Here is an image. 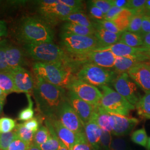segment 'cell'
<instances>
[{"mask_svg":"<svg viewBox=\"0 0 150 150\" xmlns=\"http://www.w3.org/2000/svg\"><path fill=\"white\" fill-rule=\"evenodd\" d=\"M33 95L38 109L45 117L57 119L59 108L66 98V90L36 76Z\"/></svg>","mask_w":150,"mask_h":150,"instance_id":"obj_1","label":"cell"},{"mask_svg":"<svg viewBox=\"0 0 150 150\" xmlns=\"http://www.w3.org/2000/svg\"><path fill=\"white\" fill-rule=\"evenodd\" d=\"M23 48L26 55L36 62L61 63L77 72L73 55L53 42L25 44Z\"/></svg>","mask_w":150,"mask_h":150,"instance_id":"obj_2","label":"cell"},{"mask_svg":"<svg viewBox=\"0 0 150 150\" xmlns=\"http://www.w3.org/2000/svg\"><path fill=\"white\" fill-rule=\"evenodd\" d=\"M54 36L52 26L41 17H25L18 27L17 38L25 45L52 42Z\"/></svg>","mask_w":150,"mask_h":150,"instance_id":"obj_3","label":"cell"},{"mask_svg":"<svg viewBox=\"0 0 150 150\" xmlns=\"http://www.w3.org/2000/svg\"><path fill=\"white\" fill-rule=\"evenodd\" d=\"M32 70L36 76L64 89H68L75 77L74 70L61 63L35 62L32 64Z\"/></svg>","mask_w":150,"mask_h":150,"instance_id":"obj_4","label":"cell"},{"mask_svg":"<svg viewBox=\"0 0 150 150\" xmlns=\"http://www.w3.org/2000/svg\"><path fill=\"white\" fill-rule=\"evenodd\" d=\"M62 47L69 54L80 55L102 48L95 36H80L65 32L60 35Z\"/></svg>","mask_w":150,"mask_h":150,"instance_id":"obj_5","label":"cell"},{"mask_svg":"<svg viewBox=\"0 0 150 150\" xmlns=\"http://www.w3.org/2000/svg\"><path fill=\"white\" fill-rule=\"evenodd\" d=\"M117 76L113 70L92 64H83L76 74V77L78 79L99 87L112 83Z\"/></svg>","mask_w":150,"mask_h":150,"instance_id":"obj_6","label":"cell"},{"mask_svg":"<svg viewBox=\"0 0 150 150\" xmlns=\"http://www.w3.org/2000/svg\"><path fill=\"white\" fill-rule=\"evenodd\" d=\"M102 97L99 103L107 112L116 115L129 116V113L135 109V106L108 86L100 87Z\"/></svg>","mask_w":150,"mask_h":150,"instance_id":"obj_7","label":"cell"},{"mask_svg":"<svg viewBox=\"0 0 150 150\" xmlns=\"http://www.w3.org/2000/svg\"><path fill=\"white\" fill-rule=\"evenodd\" d=\"M36 2L40 17L51 26L73 13L83 11L69 7L61 3L59 0H42Z\"/></svg>","mask_w":150,"mask_h":150,"instance_id":"obj_8","label":"cell"},{"mask_svg":"<svg viewBox=\"0 0 150 150\" xmlns=\"http://www.w3.org/2000/svg\"><path fill=\"white\" fill-rule=\"evenodd\" d=\"M75 64L79 69L86 64H92L106 69L113 68L116 56L111 52L96 50L80 55H73Z\"/></svg>","mask_w":150,"mask_h":150,"instance_id":"obj_9","label":"cell"},{"mask_svg":"<svg viewBox=\"0 0 150 150\" xmlns=\"http://www.w3.org/2000/svg\"><path fill=\"white\" fill-rule=\"evenodd\" d=\"M68 90L74 92L82 100L95 107L99 105L102 97L101 92L96 86L78 79L76 76L71 82Z\"/></svg>","mask_w":150,"mask_h":150,"instance_id":"obj_10","label":"cell"},{"mask_svg":"<svg viewBox=\"0 0 150 150\" xmlns=\"http://www.w3.org/2000/svg\"><path fill=\"white\" fill-rule=\"evenodd\" d=\"M112 85L115 91L120 95L132 105H136L141 96L137 90V86L127 72L118 75L113 82Z\"/></svg>","mask_w":150,"mask_h":150,"instance_id":"obj_11","label":"cell"},{"mask_svg":"<svg viewBox=\"0 0 150 150\" xmlns=\"http://www.w3.org/2000/svg\"><path fill=\"white\" fill-rule=\"evenodd\" d=\"M57 119L65 127L77 134L85 132L83 123L70 105L67 98L59 108Z\"/></svg>","mask_w":150,"mask_h":150,"instance_id":"obj_12","label":"cell"},{"mask_svg":"<svg viewBox=\"0 0 150 150\" xmlns=\"http://www.w3.org/2000/svg\"><path fill=\"white\" fill-rule=\"evenodd\" d=\"M10 73L14 82L16 92L33 93L35 86V81L31 73L23 67H17L11 69Z\"/></svg>","mask_w":150,"mask_h":150,"instance_id":"obj_13","label":"cell"},{"mask_svg":"<svg viewBox=\"0 0 150 150\" xmlns=\"http://www.w3.org/2000/svg\"><path fill=\"white\" fill-rule=\"evenodd\" d=\"M136 85L144 91L150 92V64L144 62L136 65L127 72Z\"/></svg>","mask_w":150,"mask_h":150,"instance_id":"obj_14","label":"cell"},{"mask_svg":"<svg viewBox=\"0 0 150 150\" xmlns=\"http://www.w3.org/2000/svg\"><path fill=\"white\" fill-rule=\"evenodd\" d=\"M66 98L85 126L91 119L95 107L85 102L70 90L66 93Z\"/></svg>","mask_w":150,"mask_h":150,"instance_id":"obj_15","label":"cell"},{"mask_svg":"<svg viewBox=\"0 0 150 150\" xmlns=\"http://www.w3.org/2000/svg\"><path fill=\"white\" fill-rule=\"evenodd\" d=\"M111 115V133L117 137L129 134L139 123V120L134 117Z\"/></svg>","mask_w":150,"mask_h":150,"instance_id":"obj_16","label":"cell"},{"mask_svg":"<svg viewBox=\"0 0 150 150\" xmlns=\"http://www.w3.org/2000/svg\"><path fill=\"white\" fill-rule=\"evenodd\" d=\"M150 59V52L141 54L134 57L116 56L113 71H114L117 75H121L127 72L137 64L144 62H148Z\"/></svg>","mask_w":150,"mask_h":150,"instance_id":"obj_17","label":"cell"},{"mask_svg":"<svg viewBox=\"0 0 150 150\" xmlns=\"http://www.w3.org/2000/svg\"><path fill=\"white\" fill-rule=\"evenodd\" d=\"M49 120L51 121L55 132L59 140L66 145L69 150H72L78 138V134L65 127L59 119Z\"/></svg>","mask_w":150,"mask_h":150,"instance_id":"obj_18","label":"cell"},{"mask_svg":"<svg viewBox=\"0 0 150 150\" xmlns=\"http://www.w3.org/2000/svg\"><path fill=\"white\" fill-rule=\"evenodd\" d=\"M85 134L92 150H101L100 138L102 129L97 123L93 115L91 119L84 126Z\"/></svg>","mask_w":150,"mask_h":150,"instance_id":"obj_19","label":"cell"},{"mask_svg":"<svg viewBox=\"0 0 150 150\" xmlns=\"http://www.w3.org/2000/svg\"><path fill=\"white\" fill-rule=\"evenodd\" d=\"M98 50L109 51L116 56L118 57H134L141 54L150 52V51L148 48L144 47H132L121 42H117L112 45Z\"/></svg>","mask_w":150,"mask_h":150,"instance_id":"obj_20","label":"cell"},{"mask_svg":"<svg viewBox=\"0 0 150 150\" xmlns=\"http://www.w3.org/2000/svg\"><path fill=\"white\" fill-rule=\"evenodd\" d=\"M6 59L10 69L22 67L25 64L26 56L24 50L15 45L7 43L6 46Z\"/></svg>","mask_w":150,"mask_h":150,"instance_id":"obj_21","label":"cell"},{"mask_svg":"<svg viewBox=\"0 0 150 150\" xmlns=\"http://www.w3.org/2000/svg\"><path fill=\"white\" fill-rule=\"evenodd\" d=\"M95 30V36L102 46V48L117 43L121 35V33L117 34L107 31L97 22Z\"/></svg>","mask_w":150,"mask_h":150,"instance_id":"obj_22","label":"cell"},{"mask_svg":"<svg viewBox=\"0 0 150 150\" xmlns=\"http://www.w3.org/2000/svg\"><path fill=\"white\" fill-rule=\"evenodd\" d=\"M97 123L102 131L112 132L111 127V115L107 112L100 106L98 105L95 107L93 113Z\"/></svg>","mask_w":150,"mask_h":150,"instance_id":"obj_23","label":"cell"},{"mask_svg":"<svg viewBox=\"0 0 150 150\" xmlns=\"http://www.w3.org/2000/svg\"><path fill=\"white\" fill-rule=\"evenodd\" d=\"M62 32L80 36H95V30L93 28L86 27L71 22H65L61 27Z\"/></svg>","mask_w":150,"mask_h":150,"instance_id":"obj_24","label":"cell"},{"mask_svg":"<svg viewBox=\"0 0 150 150\" xmlns=\"http://www.w3.org/2000/svg\"><path fill=\"white\" fill-rule=\"evenodd\" d=\"M62 21L74 23L81 26L93 28H95L96 25V22L93 21L83 11L73 13L64 18Z\"/></svg>","mask_w":150,"mask_h":150,"instance_id":"obj_25","label":"cell"},{"mask_svg":"<svg viewBox=\"0 0 150 150\" xmlns=\"http://www.w3.org/2000/svg\"><path fill=\"white\" fill-rule=\"evenodd\" d=\"M45 124L50 131L51 136L45 143L39 146L38 147L42 150H59V139L55 132L51 121L47 118L45 121Z\"/></svg>","mask_w":150,"mask_h":150,"instance_id":"obj_26","label":"cell"},{"mask_svg":"<svg viewBox=\"0 0 150 150\" xmlns=\"http://www.w3.org/2000/svg\"><path fill=\"white\" fill-rule=\"evenodd\" d=\"M118 42L125 44L132 47H144L142 37L139 35L129 32L127 31L121 33Z\"/></svg>","mask_w":150,"mask_h":150,"instance_id":"obj_27","label":"cell"},{"mask_svg":"<svg viewBox=\"0 0 150 150\" xmlns=\"http://www.w3.org/2000/svg\"><path fill=\"white\" fill-rule=\"evenodd\" d=\"M135 106L137 114L141 117L150 119V92L141 97Z\"/></svg>","mask_w":150,"mask_h":150,"instance_id":"obj_28","label":"cell"},{"mask_svg":"<svg viewBox=\"0 0 150 150\" xmlns=\"http://www.w3.org/2000/svg\"><path fill=\"white\" fill-rule=\"evenodd\" d=\"M0 88L6 95L16 92L13 80L9 72H0Z\"/></svg>","mask_w":150,"mask_h":150,"instance_id":"obj_29","label":"cell"},{"mask_svg":"<svg viewBox=\"0 0 150 150\" xmlns=\"http://www.w3.org/2000/svg\"><path fill=\"white\" fill-rule=\"evenodd\" d=\"M17 137L22 139L27 143L31 144L33 143V139L35 132L26 129L23 123H19L16 125V127L14 129Z\"/></svg>","mask_w":150,"mask_h":150,"instance_id":"obj_30","label":"cell"},{"mask_svg":"<svg viewBox=\"0 0 150 150\" xmlns=\"http://www.w3.org/2000/svg\"><path fill=\"white\" fill-rule=\"evenodd\" d=\"M51 134L47 127L41 126L34 134L33 144L38 146L42 145L48 140Z\"/></svg>","mask_w":150,"mask_h":150,"instance_id":"obj_31","label":"cell"},{"mask_svg":"<svg viewBox=\"0 0 150 150\" xmlns=\"http://www.w3.org/2000/svg\"><path fill=\"white\" fill-rule=\"evenodd\" d=\"M145 15L142 13L134 14L130 18L127 31L139 35L141 29L142 22Z\"/></svg>","mask_w":150,"mask_h":150,"instance_id":"obj_32","label":"cell"},{"mask_svg":"<svg viewBox=\"0 0 150 150\" xmlns=\"http://www.w3.org/2000/svg\"><path fill=\"white\" fill-rule=\"evenodd\" d=\"M148 138L144 127L134 131L131 136V139L133 142L144 147H146Z\"/></svg>","mask_w":150,"mask_h":150,"instance_id":"obj_33","label":"cell"},{"mask_svg":"<svg viewBox=\"0 0 150 150\" xmlns=\"http://www.w3.org/2000/svg\"><path fill=\"white\" fill-rule=\"evenodd\" d=\"M16 121L10 117L0 118V134H6L12 131L16 127Z\"/></svg>","mask_w":150,"mask_h":150,"instance_id":"obj_34","label":"cell"},{"mask_svg":"<svg viewBox=\"0 0 150 150\" xmlns=\"http://www.w3.org/2000/svg\"><path fill=\"white\" fill-rule=\"evenodd\" d=\"M27 97L28 101V106L26 108L23 109L19 113L18 120L20 121H27L33 118L34 110L33 109V102L30 94H27Z\"/></svg>","mask_w":150,"mask_h":150,"instance_id":"obj_35","label":"cell"},{"mask_svg":"<svg viewBox=\"0 0 150 150\" xmlns=\"http://www.w3.org/2000/svg\"><path fill=\"white\" fill-rule=\"evenodd\" d=\"M17 137L15 131L6 134H0V150H7L11 142Z\"/></svg>","mask_w":150,"mask_h":150,"instance_id":"obj_36","label":"cell"},{"mask_svg":"<svg viewBox=\"0 0 150 150\" xmlns=\"http://www.w3.org/2000/svg\"><path fill=\"white\" fill-rule=\"evenodd\" d=\"M87 8L90 17L93 21L97 22L105 20V14L100 8L92 4L90 1L87 2Z\"/></svg>","mask_w":150,"mask_h":150,"instance_id":"obj_37","label":"cell"},{"mask_svg":"<svg viewBox=\"0 0 150 150\" xmlns=\"http://www.w3.org/2000/svg\"><path fill=\"white\" fill-rule=\"evenodd\" d=\"M72 150H92L85 132L78 134V138Z\"/></svg>","mask_w":150,"mask_h":150,"instance_id":"obj_38","label":"cell"},{"mask_svg":"<svg viewBox=\"0 0 150 150\" xmlns=\"http://www.w3.org/2000/svg\"><path fill=\"white\" fill-rule=\"evenodd\" d=\"M8 43L6 40L0 43V72H9L11 70L6 59V46Z\"/></svg>","mask_w":150,"mask_h":150,"instance_id":"obj_39","label":"cell"},{"mask_svg":"<svg viewBox=\"0 0 150 150\" xmlns=\"http://www.w3.org/2000/svg\"><path fill=\"white\" fill-rule=\"evenodd\" d=\"M146 2L145 0H129L126 8L132 11L134 14L142 13Z\"/></svg>","mask_w":150,"mask_h":150,"instance_id":"obj_40","label":"cell"},{"mask_svg":"<svg viewBox=\"0 0 150 150\" xmlns=\"http://www.w3.org/2000/svg\"><path fill=\"white\" fill-rule=\"evenodd\" d=\"M90 2L100 8L105 15L113 7L112 0H92Z\"/></svg>","mask_w":150,"mask_h":150,"instance_id":"obj_41","label":"cell"},{"mask_svg":"<svg viewBox=\"0 0 150 150\" xmlns=\"http://www.w3.org/2000/svg\"><path fill=\"white\" fill-rule=\"evenodd\" d=\"M112 141V133L102 131L100 138L101 148L103 150H110Z\"/></svg>","mask_w":150,"mask_h":150,"instance_id":"obj_42","label":"cell"},{"mask_svg":"<svg viewBox=\"0 0 150 150\" xmlns=\"http://www.w3.org/2000/svg\"><path fill=\"white\" fill-rule=\"evenodd\" d=\"M31 144L17 137L9 146L7 150H28Z\"/></svg>","mask_w":150,"mask_h":150,"instance_id":"obj_43","label":"cell"},{"mask_svg":"<svg viewBox=\"0 0 150 150\" xmlns=\"http://www.w3.org/2000/svg\"><path fill=\"white\" fill-rule=\"evenodd\" d=\"M110 150H127V144L126 140L121 137L112 139Z\"/></svg>","mask_w":150,"mask_h":150,"instance_id":"obj_44","label":"cell"},{"mask_svg":"<svg viewBox=\"0 0 150 150\" xmlns=\"http://www.w3.org/2000/svg\"><path fill=\"white\" fill-rule=\"evenodd\" d=\"M97 23H98L101 26L106 29L107 31H109L110 32H113L114 33H122L120 31L118 28L111 21H107V20H102V21H98L96 22Z\"/></svg>","mask_w":150,"mask_h":150,"instance_id":"obj_45","label":"cell"},{"mask_svg":"<svg viewBox=\"0 0 150 150\" xmlns=\"http://www.w3.org/2000/svg\"><path fill=\"white\" fill-rule=\"evenodd\" d=\"M60 2L64 4L65 5L67 6L68 7L75 8V9H79L82 10L84 6L83 1L80 0H59Z\"/></svg>","mask_w":150,"mask_h":150,"instance_id":"obj_46","label":"cell"},{"mask_svg":"<svg viewBox=\"0 0 150 150\" xmlns=\"http://www.w3.org/2000/svg\"><path fill=\"white\" fill-rule=\"evenodd\" d=\"M125 8H119L113 6L105 15V20L111 21L116 18L122 12Z\"/></svg>","mask_w":150,"mask_h":150,"instance_id":"obj_47","label":"cell"},{"mask_svg":"<svg viewBox=\"0 0 150 150\" xmlns=\"http://www.w3.org/2000/svg\"><path fill=\"white\" fill-rule=\"evenodd\" d=\"M23 124L26 129L35 133L40 128V123L38 119L36 118H32L30 120L25 121Z\"/></svg>","mask_w":150,"mask_h":150,"instance_id":"obj_48","label":"cell"},{"mask_svg":"<svg viewBox=\"0 0 150 150\" xmlns=\"http://www.w3.org/2000/svg\"><path fill=\"white\" fill-rule=\"evenodd\" d=\"M150 33V16H145L143 18L139 35L142 37Z\"/></svg>","mask_w":150,"mask_h":150,"instance_id":"obj_49","label":"cell"},{"mask_svg":"<svg viewBox=\"0 0 150 150\" xmlns=\"http://www.w3.org/2000/svg\"><path fill=\"white\" fill-rule=\"evenodd\" d=\"M128 1L129 0H112L113 6L126 8Z\"/></svg>","mask_w":150,"mask_h":150,"instance_id":"obj_50","label":"cell"},{"mask_svg":"<svg viewBox=\"0 0 150 150\" xmlns=\"http://www.w3.org/2000/svg\"><path fill=\"white\" fill-rule=\"evenodd\" d=\"M7 35V27L5 21L0 20V38Z\"/></svg>","mask_w":150,"mask_h":150,"instance_id":"obj_51","label":"cell"},{"mask_svg":"<svg viewBox=\"0 0 150 150\" xmlns=\"http://www.w3.org/2000/svg\"><path fill=\"white\" fill-rule=\"evenodd\" d=\"M144 47L148 48L150 51V33L142 36Z\"/></svg>","mask_w":150,"mask_h":150,"instance_id":"obj_52","label":"cell"},{"mask_svg":"<svg viewBox=\"0 0 150 150\" xmlns=\"http://www.w3.org/2000/svg\"><path fill=\"white\" fill-rule=\"evenodd\" d=\"M142 13L145 16H150V0L146 1L142 11Z\"/></svg>","mask_w":150,"mask_h":150,"instance_id":"obj_53","label":"cell"},{"mask_svg":"<svg viewBox=\"0 0 150 150\" xmlns=\"http://www.w3.org/2000/svg\"><path fill=\"white\" fill-rule=\"evenodd\" d=\"M59 150H69V149L66 146V145L59 139Z\"/></svg>","mask_w":150,"mask_h":150,"instance_id":"obj_54","label":"cell"},{"mask_svg":"<svg viewBox=\"0 0 150 150\" xmlns=\"http://www.w3.org/2000/svg\"><path fill=\"white\" fill-rule=\"evenodd\" d=\"M28 150H42L37 145H35L33 144V143L31 144L30 146V147H29V149Z\"/></svg>","mask_w":150,"mask_h":150,"instance_id":"obj_55","label":"cell"},{"mask_svg":"<svg viewBox=\"0 0 150 150\" xmlns=\"http://www.w3.org/2000/svg\"><path fill=\"white\" fill-rule=\"evenodd\" d=\"M6 97V95L0 88V100H5Z\"/></svg>","mask_w":150,"mask_h":150,"instance_id":"obj_56","label":"cell"},{"mask_svg":"<svg viewBox=\"0 0 150 150\" xmlns=\"http://www.w3.org/2000/svg\"><path fill=\"white\" fill-rule=\"evenodd\" d=\"M5 100H0V113L2 112L4 105L5 103Z\"/></svg>","mask_w":150,"mask_h":150,"instance_id":"obj_57","label":"cell"},{"mask_svg":"<svg viewBox=\"0 0 150 150\" xmlns=\"http://www.w3.org/2000/svg\"><path fill=\"white\" fill-rule=\"evenodd\" d=\"M147 150H150V137L148 138V141H147V146L146 147Z\"/></svg>","mask_w":150,"mask_h":150,"instance_id":"obj_58","label":"cell"},{"mask_svg":"<svg viewBox=\"0 0 150 150\" xmlns=\"http://www.w3.org/2000/svg\"><path fill=\"white\" fill-rule=\"evenodd\" d=\"M2 41H3V40H2V38H0V43H1V42H2Z\"/></svg>","mask_w":150,"mask_h":150,"instance_id":"obj_59","label":"cell"},{"mask_svg":"<svg viewBox=\"0 0 150 150\" xmlns=\"http://www.w3.org/2000/svg\"><path fill=\"white\" fill-rule=\"evenodd\" d=\"M2 1H0V5H1V4H2Z\"/></svg>","mask_w":150,"mask_h":150,"instance_id":"obj_60","label":"cell"},{"mask_svg":"<svg viewBox=\"0 0 150 150\" xmlns=\"http://www.w3.org/2000/svg\"><path fill=\"white\" fill-rule=\"evenodd\" d=\"M149 63H150V61H149Z\"/></svg>","mask_w":150,"mask_h":150,"instance_id":"obj_61","label":"cell"}]
</instances>
